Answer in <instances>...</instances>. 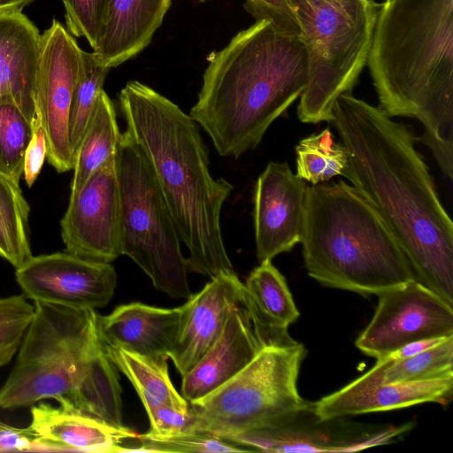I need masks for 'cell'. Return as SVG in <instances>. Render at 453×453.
Segmentation results:
<instances>
[{"mask_svg": "<svg viewBox=\"0 0 453 453\" xmlns=\"http://www.w3.org/2000/svg\"><path fill=\"white\" fill-rule=\"evenodd\" d=\"M348 153L347 178L373 206L416 279L453 305V223L411 127L341 95L332 122Z\"/></svg>", "mask_w": 453, "mask_h": 453, "instance_id": "cell-1", "label": "cell"}, {"mask_svg": "<svg viewBox=\"0 0 453 453\" xmlns=\"http://www.w3.org/2000/svg\"><path fill=\"white\" fill-rule=\"evenodd\" d=\"M119 106L125 132L146 157L180 242L188 269L211 279L233 272L221 229V211L234 186L212 177L198 125L150 87L130 81Z\"/></svg>", "mask_w": 453, "mask_h": 453, "instance_id": "cell-2", "label": "cell"}, {"mask_svg": "<svg viewBox=\"0 0 453 453\" xmlns=\"http://www.w3.org/2000/svg\"><path fill=\"white\" fill-rule=\"evenodd\" d=\"M208 60L189 116L219 156L239 157L257 148L273 122L303 92L306 52L299 35L261 19Z\"/></svg>", "mask_w": 453, "mask_h": 453, "instance_id": "cell-3", "label": "cell"}, {"mask_svg": "<svg viewBox=\"0 0 453 453\" xmlns=\"http://www.w3.org/2000/svg\"><path fill=\"white\" fill-rule=\"evenodd\" d=\"M366 65L387 115L453 143V0H385Z\"/></svg>", "mask_w": 453, "mask_h": 453, "instance_id": "cell-4", "label": "cell"}, {"mask_svg": "<svg viewBox=\"0 0 453 453\" xmlns=\"http://www.w3.org/2000/svg\"><path fill=\"white\" fill-rule=\"evenodd\" d=\"M300 242L309 276L326 287L378 296L416 279L379 213L342 180L307 186Z\"/></svg>", "mask_w": 453, "mask_h": 453, "instance_id": "cell-5", "label": "cell"}, {"mask_svg": "<svg viewBox=\"0 0 453 453\" xmlns=\"http://www.w3.org/2000/svg\"><path fill=\"white\" fill-rule=\"evenodd\" d=\"M307 56V84L297 117L331 123L333 107L351 93L367 62L380 4L373 0H288Z\"/></svg>", "mask_w": 453, "mask_h": 453, "instance_id": "cell-6", "label": "cell"}, {"mask_svg": "<svg viewBox=\"0 0 453 453\" xmlns=\"http://www.w3.org/2000/svg\"><path fill=\"white\" fill-rule=\"evenodd\" d=\"M305 347L295 340L265 345L228 381L189 403V432H203L226 441L266 426L307 408L298 392Z\"/></svg>", "mask_w": 453, "mask_h": 453, "instance_id": "cell-7", "label": "cell"}, {"mask_svg": "<svg viewBox=\"0 0 453 453\" xmlns=\"http://www.w3.org/2000/svg\"><path fill=\"white\" fill-rule=\"evenodd\" d=\"M95 310L35 302V314L16 364L0 388V409L71 399L87 354L97 337Z\"/></svg>", "mask_w": 453, "mask_h": 453, "instance_id": "cell-8", "label": "cell"}, {"mask_svg": "<svg viewBox=\"0 0 453 453\" xmlns=\"http://www.w3.org/2000/svg\"><path fill=\"white\" fill-rule=\"evenodd\" d=\"M121 205V251L174 298L192 296L180 239L153 171L138 145L121 133L116 151Z\"/></svg>", "mask_w": 453, "mask_h": 453, "instance_id": "cell-9", "label": "cell"}, {"mask_svg": "<svg viewBox=\"0 0 453 453\" xmlns=\"http://www.w3.org/2000/svg\"><path fill=\"white\" fill-rule=\"evenodd\" d=\"M378 296L374 314L355 342L365 355L379 360L409 343L453 335V305L418 280Z\"/></svg>", "mask_w": 453, "mask_h": 453, "instance_id": "cell-10", "label": "cell"}, {"mask_svg": "<svg viewBox=\"0 0 453 453\" xmlns=\"http://www.w3.org/2000/svg\"><path fill=\"white\" fill-rule=\"evenodd\" d=\"M82 61V50L58 20L41 35L35 104L47 140V159L58 172L73 169L69 112Z\"/></svg>", "mask_w": 453, "mask_h": 453, "instance_id": "cell-11", "label": "cell"}, {"mask_svg": "<svg viewBox=\"0 0 453 453\" xmlns=\"http://www.w3.org/2000/svg\"><path fill=\"white\" fill-rule=\"evenodd\" d=\"M68 253L111 263L121 251V205L116 154L97 169L75 195L61 221Z\"/></svg>", "mask_w": 453, "mask_h": 453, "instance_id": "cell-12", "label": "cell"}, {"mask_svg": "<svg viewBox=\"0 0 453 453\" xmlns=\"http://www.w3.org/2000/svg\"><path fill=\"white\" fill-rule=\"evenodd\" d=\"M24 295L34 302L75 310L106 306L117 286L110 263L95 262L68 252L32 257L15 271Z\"/></svg>", "mask_w": 453, "mask_h": 453, "instance_id": "cell-13", "label": "cell"}, {"mask_svg": "<svg viewBox=\"0 0 453 453\" xmlns=\"http://www.w3.org/2000/svg\"><path fill=\"white\" fill-rule=\"evenodd\" d=\"M321 420L305 408L266 426L228 440L250 451L265 452H349L388 442L411 428L409 425L370 433L361 427Z\"/></svg>", "mask_w": 453, "mask_h": 453, "instance_id": "cell-14", "label": "cell"}, {"mask_svg": "<svg viewBox=\"0 0 453 453\" xmlns=\"http://www.w3.org/2000/svg\"><path fill=\"white\" fill-rule=\"evenodd\" d=\"M307 184L287 163L269 162L253 196V220L259 263L290 251L301 242Z\"/></svg>", "mask_w": 453, "mask_h": 453, "instance_id": "cell-15", "label": "cell"}, {"mask_svg": "<svg viewBox=\"0 0 453 453\" xmlns=\"http://www.w3.org/2000/svg\"><path fill=\"white\" fill-rule=\"evenodd\" d=\"M291 340L265 331L244 295L231 309L215 343L182 377V396L188 403L203 398L239 373L265 345Z\"/></svg>", "mask_w": 453, "mask_h": 453, "instance_id": "cell-16", "label": "cell"}, {"mask_svg": "<svg viewBox=\"0 0 453 453\" xmlns=\"http://www.w3.org/2000/svg\"><path fill=\"white\" fill-rule=\"evenodd\" d=\"M244 296L236 273H221L180 307V318L169 358L183 377L220 336L231 309Z\"/></svg>", "mask_w": 453, "mask_h": 453, "instance_id": "cell-17", "label": "cell"}, {"mask_svg": "<svg viewBox=\"0 0 453 453\" xmlns=\"http://www.w3.org/2000/svg\"><path fill=\"white\" fill-rule=\"evenodd\" d=\"M453 375L409 381L384 383L368 371L334 393L312 403L321 420L371 412L387 411L425 403L447 405L452 399Z\"/></svg>", "mask_w": 453, "mask_h": 453, "instance_id": "cell-18", "label": "cell"}, {"mask_svg": "<svg viewBox=\"0 0 453 453\" xmlns=\"http://www.w3.org/2000/svg\"><path fill=\"white\" fill-rule=\"evenodd\" d=\"M31 418L29 427L38 438V452L123 453L121 442L139 435L61 405H34Z\"/></svg>", "mask_w": 453, "mask_h": 453, "instance_id": "cell-19", "label": "cell"}, {"mask_svg": "<svg viewBox=\"0 0 453 453\" xmlns=\"http://www.w3.org/2000/svg\"><path fill=\"white\" fill-rule=\"evenodd\" d=\"M180 318V307L163 309L136 302L119 305L107 316L97 313L96 321L99 336L104 342L167 361Z\"/></svg>", "mask_w": 453, "mask_h": 453, "instance_id": "cell-20", "label": "cell"}, {"mask_svg": "<svg viewBox=\"0 0 453 453\" xmlns=\"http://www.w3.org/2000/svg\"><path fill=\"white\" fill-rule=\"evenodd\" d=\"M41 35L22 11L0 12V103L14 102L33 121Z\"/></svg>", "mask_w": 453, "mask_h": 453, "instance_id": "cell-21", "label": "cell"}, {"mask_svg": "<svg viewBox=\"0 0 453 453\" xmlns=\"http://www.w3.org/2000/svg\"><path fill=\"white\" fill-rule=\"evenodd\" d=\"M172 0H111L96 60L107 68L133 58L151 42Z\"/></svg>", "mask_w": 453, "mask_h": 453, "instance_id": "cell-22", "label": "cell"}, {"mask_svg": "<svg viewBox=\"0 0 453 453\" xmlns=\"http://www.w3.org/2000/svg\"><path fill=\"white\" fill-rule=\"evenodd\" d=\"M121 393L118 369L97 334L85 358L73 394L69 402L61 406L113 426H124Z\"/></svg>", "mask_w": 453, "mask_h": 453, "instance_id": "cell-23", "label": "cell"}, {"mask_svg": "<svg viewBox=\"0 0 453 453\" xmlns=\"http://www.w3.org/2000/svg\"><path fill=\"white\" fill-rule=\"evenodd\" d=\"M245 298L261 326L276 337H288V327L299 318L284 276L272 260L259 263L246 279Z\"/></svg>", "mask_w": 453, "mask_h": 453, "instance_id": "cell-24", "label": "cell"}, {"mask_svg": "<svg viewBox=\"0 0 453 453\" xmlns=\"http://www.w3.org/2000/svg\"><path fill=\"white\" fill-rule=\"evenodd\" d=\"M120 135L114 104L103 89L75 156L71 195L78 193L88 178L116 154Z\"/></svg>", "mask_w": 453, "mask_h": 453, "instance_id": "cell-25", "label": "cell"}, {"mask_svg": "<svg viewBox=\"0 0 453 453\" xmlns=\"http://www.w3.org/2000/svg\"><path fill=\"white\" fill-rule=\"evenodd\" d=\"M102 342L108 357L132 383L144 407L162 403L188 407L189 403L170 380L167 361H157Z\"/></svg>", "mask_w": 453, "mask_h": 453, "instance_id": "cell-26", "label": "cell"}, {"mask_svg": "<svg viewBox=\"0 0 453 453\" xmlns=\"http://www.w3.org/2000/svg\"><path fill=\"white\" fill-rule=\"evenodd\" d=\"M29 211L19 183L0 173V256L15 269L33 257L27 236Z\"/></svg>", "mask_w": 453, "mask_h": 453, "instance_id": "cell-27", "label": "cell"}, {"mask_svg": "<svg viewBox=\"0 0 453 453\" xmlns=\"http://www.w3.org/2000/svg\"><path fill=\"white\" fill-rule=\"evenodd\" d=\"M368 372L384 383L426 380L453 375V335L436 345L403 359L377 360Z\"/></svg>", "mask_w": 453, "mask_h": 453, "instance_id": "cell-28", "label": "cell"}, {"mask_svg": "<svg viewBox=\"0 0 453 453\" xmlns=\"http://www.w3.org/2000/svg\"><path fill=\"white\" fill-rule=\"evenodd\" d=\"M296 176L311 185L347 173L348 153L336 142L329 127L302 139L296 146Z\"/></svg>", "mask_w": 453, "mask_h": 453, "instance_id": "cell-29", "label": "cell"}, {"mask_svg": "<svg viewBox=\"0 0 453 453\" xmlns=\"http://www.w3.org/2000/svg\"><path fill=\"white\" fill-rule=\"evenodd\" d=\"M110 68L101 65L93 52L82 50V61L69 112V140L73 159L88 121Z\"/></svg>", "mask_w": 453, "mask_h": 453, "instance_id": "cell-30", "label": "cell"}, {"mask_svg": "<svg viewBox=\"0 0 453 453\" xmlns=\"http://www.w3.org/2000/svg\"><path fill=\"white\" fill-rule=\"evenodd\" d=\"M33 121L12 101L0 103V173L19 183Z\"/></svg>", "mask_w": 453, "mask_h": 453, "instance_id": "cell-31", "label": "cell"}, {"mask_svg": "<svg viewBox=\"0 0 453 453\" xmlns=\"http://www.w3.org/2000/svg\"><path fill=\"white\" fill-rule=\"evenodd\" d=\"M139 444L127 452H247V449L221 437L203 432H189L168 437L138 435Z\"/></svg>", "mask_w": 453, "mask_h": 453, "instance_id": "cell-32", "label": "cell"}, {"mask_svg": "<svg viewBox=\"0 0 453 453\" xmlns=\"http://www.w3.org/2000/svg\"><path fill=\"white\" fill-rule=\"evenodd\" d=\"M35 314V305L21 295L0 297V366L19 349Z\"/></svg>", "mask_w": 453, "mask_h": 453, "instance_id": "cell-33", "label": "cell"}, {"mask_svg": "<svg viewBox=\"0 0 453 453\" xmlns=\"http://www.w3.org/2000/svg\"><path fill=\"white\" fill-rule=\"evenodd\" d=\"M67 31L84 37L93 50L102 37L111 0H62Z\"/></svg>", "mask_w": 453, "mask_h": 453, "instance_id": "cell-34", "label": "cell"}, {"mask_svg": "<svg viewBox=\"0 0 453 453\" xmlns=\"http://www.w3.org/2000/svg\"><path fill=\"white\" fill-rule=\"evenodd\" d=\"M150 423L148 435L168 437L188 433L191 416L187 408L169 404H154L144 407Z\"/></svg>", "mask_w": 453, "mask_h": 453, "instance_id": "cell-35", "label": "cell"}, {"mask_svg": "<svg viewBox=\"0 0 453 453\" xmlns=\"http://www.w3.org/2000/svg\"><path fill=\"white\" fill-rule=\"evenodd\" d=\"M244 7L256 20L268 19L283 31L300 35L298 21L288 0H246Z\"/></svg>", "mask_w": 453, "mask_h": 453, "instance_id": "cell-36", "label": "cell"}, {"mask_svg": "<svg viewBox=\"0 0 453 453\" xmlns=\"http://www.w3.org/2000/svg\"><path fill=\"white\" fill-rule=\"evenodd\" d=\"M45 157H47V140L41 117L35 110L33 119V134L25 153L23 174L26 183L31 187L37 179Z\"/></svg>", "mask_w": 453, "mask_h": 453, "instance_id": "cell-37", "label": "cell"}, {"mask_svg": "<svg viewBox=\"0 0 453 453\" xmlns=\"http://www.w3.org/2000/svg\"><path fill=\"white\" fill-rule=\"evenodd\" d=\"M37 440L29 426L18 428L0 421V452H38Z\"/></svg>", "mask_w": 453, "mask_h": 453, "instance_id": "cell-38", "label": "cell"}, {"mask_svg": "<svg viewBox=\"0 0 453 453\" xmlns=\"http://www.w3.org/2000/svg\"><path fill=\"white\" fill-rule=\"evenodd\" d=\"M34 0H0V12L22 11Z\"/></svg>", "mask_w": 453, "mask_h": 453, "instance_id": "cell-39", "label": "cell"}, {"mask_svg": "<svg viewBox=\"0 0 453 453\" xmlns=\"http://www.w3.org/2000/svg\"><path fill=\"white\" fill-rule=\"evenodd\" d=\"M385 1V0H384Z\"/></svg>", "mask_w": 453, "mask_h": 453, "instance_id": "cell-40", "label": "cell"}]
</instances>
